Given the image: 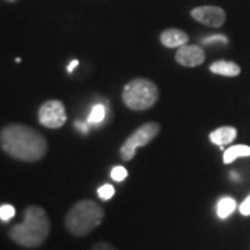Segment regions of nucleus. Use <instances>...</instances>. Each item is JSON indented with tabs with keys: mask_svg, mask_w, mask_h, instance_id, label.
Returning <instances> with one entry per match:
<instances>
[{
	"mask_svg": "<svg viewBox=\"0 0 250 250\" xmlns=\"http://www.w3.org/2000/svg\"><path fill=\"white\" fill-rule=\"evenodd\" d=\"M235 208H236L235 199L229 196H224L217 203V215L221 220H225V218H228L229 215L232 214L233 211H235Z\"/></svg>",
	"mask_w": 250,
	"mask_h": 250,
	"instance_id": "nucleus-13",
	"label": "nucleus"
},
{
	"mask_svg": "<svg viewBox=\"0 0 250 250\" xmlns=\"http://www.w3.org/2000/svg\"><path fill=\"white\" fill-rule=\"evenodd\" d=\"M6 1H17V0H6Z\"/></svg>",
	"mask_w": 250,
	"mask_h": 250,
	"instance_id": "nucleus-23",
	"label": "nucleus"
},
{
	"mask_svg": "<svg viewBox=\"0 0 250 250\" xmlns=\"http://www.w3.org/2000/svg\"><path fill=\"white\" fill-rule=\"evenodd\" d=\"M75 126H77L78 129H81L82 132H88V125L86 124H82L80 121H77V123H75Z\"/></svg>",
	"mask_w": 250,
	"mask_h": 250,
	"instance_id": "nucleus-22",
	"label": "nucleus"
},
{
	"mask_svg": "<svg viewBox=\"0 0 250 250\" xmlns=\"http://www.w3.org/2000/svg\"><path fill=\"white\" fill-rule=\"evenodd\" d=\"M188 41H189V36L187 32L177 29V28H170V29H166L163 31L160 35V42L161 45L172 49V47H181V46L187 45Z\"/></svg>",
	"mask_w": 250,
	"mask_h": 250,
	"instance_id": "nucleus-9",
	"label": "nucleus"
},
{
	"mask_svg": "<svg viewBox=\"0 0 250 250\" xmlns=\"http://www.w3.org/2000/svg\"><path fill=\"white\" fill-rule=\"evenodd\" d=\"M78 64H80V62H78V60H72V62L68 64V67H67V71L71 74V72L75 70V67H77Z\"/></svg>",
	"mask_w": 250,
	"mask_h": 250,
	"instance_id": "nucleus-21",
	"label": "nucleus"
},
{
	"mask_svg": "<svg viewBox=\"0 0 250 250\" xmlns=\"http://www.w3.org/2000/svg\"><path fill=\"white\" fill-rule=\"evenodd\" d=\"M236 135H238V129L227 125V126H220V128L214 129L208 135V138H210V142L214 143L217 146H225V145L233 142Z\"/></svg>",
	"mask_w": 250,
	"mask_h": 250,
	"instance_id": "nucleus-10",
	"label": "nucleus"
},
{
	"mask_svg": "<svg viewBox=\"0 0 250 250\" xmlns=\"http://www.w3.org/2000/svg\"><path fill=\"white\" fill-rule=\"evenodd\" d=\"M160 98L157 85L146 78H135L129 81L123 90L124 104L135 111L152 108Z\"/></svg>",
	"mask_w": 250,
	"mask_h": 250,
	"instance_id": "nucleus-4",
	"label": "nucleus"
},
{
	"mask_svg": "<svg viewBox=\"0 0 250 250\" xmlns=\"http://www.w3.org/2000/svg\"><path fill=\"white\" fill-rule=\"evenodd\" d=\"M239 157H250V146L248 145H233L224 150V163L231 164Z\"/></svg>",
	"mask_w": 250,
	"mask_h": 250,
	"instance_id": "nucleus-12",
	"label": "nucleus"
},
{
	"mask_svg": "<svg viewBox=\"0 0 250 250\" xmlns=\"http://www.w3.org/2000/svg\"><path fill=\"white\" fill-rule=\"evenodd\" d=\"M160 129L161 126L159 123H146V124L141 125L139 128H136L134 132L125 139V142L120 147L121 159L124 161L132 160L136 149L149 145L159 135Z\"/></svg>",
	"mask_w": 250,
	"mask_h": 250,
	"instance_id": "nucleus-5",
	"label": "nucleus"
},
{
	"mask_svg": "<svg viewBox=\"0 0 250 250\" xmlns=\"http://www.w3.org/2000/svg\"><path fill=\"white\" fill-rule=\"evenodd\" d=\"M1 150L10 157L25 163L42 160L47 153V141L35 128L24 124H9L0 131Z\"/></svg>",
	"mask_w": 250,
	"mask_h": 250,
	"instance_id": "nucleus-1",
	"label": "nucleus"
},
{
	"mask_svg": "<svg viewBox=\"0 0 250 250\" xmlns=\"http://www.w3.org/2000/svg\"><path fill=\"white\" fill-rule=\"evenodd\" d=\"M210 71L217 75H223V77H236L241 74V67L233 62L218 60L210 64Z\"/></svg>",
	"mask_w": 250,
	"mask_h": 250,
	"instance_id": "nucleus-11",
	"label": "nucleus"
},
{
	"mask_svg": "<svg viewBox=\"0 0 250 250\" xmlns=\"http://www.w3.org/2000/svg\"><path fill=\"white\" fill-rule=\"evenodd\" d=\"M206 60L205 50L197 45H184L175 53V62L184 67H197Z\"/></svg>",
	"mask_w": 250,
	"mask_h": 250,
	"instance_id": "nucleus-8",
	"label": "nucleus"
},
{
	"mask_svg": "<svg viewBox=\"0 0 250 250\" xmlns=\"http://www.w3.org/2000/svg\"><path fill=\"white\" fill-rule=\"evenodd\" d=\"M92 250H117L113 245H110V243H107V242H99V243H96L93 248H92Z\"/></svg>",
	"mask_w": 250,
	"mask_h": 250,
	"instance_id": "nucleus-20",
	"label": "nucleus"
},
{
	"mask_svg": "<svg viewBox=\"0 0 250 250\" xmlns=\"http://www.w3.org/2000/svg\"><path fill=\"white\" fill-rule=\"evenodd\" d=\"M239 211H241L242 215H245V217H248L250 215V195L239 206Z\"/></svg>",
	"mask_w": 250,
	"mask_h": 250,
	"instance_id": "nucleus-19",
	"label": "nucleus"
},
{
	"mask_svg": "<svg viewBox=\"0 0 250 250\" xmlns=\"http://www.w3.org/2000/svg\"><path fill=\"white\" fill-rule=\"evenodd\" d=\"M211 42H221L224 45L228 43V38L224 35H213L211 38H205L203 39V43H211Z\"/></svg>",
	"mask_w": 250,
	"mask_h": 250,
	"instance_id": "nucleus-18",
	"label": "nucleus"
},
{
	"mask_svg": "<svg viewBox=\"0 0 250 250\" xmlns=\"http://www.w3.org/2000/svg\"><path fill=\"white\" fill-rule=\"evenodd\" d=\"M104 220V210L93 200L85 199L72 206L65 215V228L74 236H86Z\"/></svg>",
	"mask_w": 250,
	"mask_h": 250,
	"instance_id": "nucleus-3",
	"label": "nucleus"
},
{
	"mask_svg": "<svg viewBox=\"0 0 250 250\" xmlns=\"http://www.w3.org/2000/svg\"><path fill=\"white\" fill-rule=\"evenodd\" d=\"M16 215V208L11 205H1L0 206V220L3 223L10 221Z\"/></svg>",
	"mask_w": 250,
	"mask_h": 250,
	"instance_id": "nucleus-15",
	"label": "nucleus"
},
{
	"mask_svg": "<svg viewBox=\"0 0 250 250\" xmlns=\"http://www.w3.org/2000/svg\"><path fill=\"white\" fill-rule=\"evenodd\" d=\"M50 233V221L45 208L28 206L24 210V221L10 228L9 236L24 248H39Z\"/></svg>",
	"mask_w": 250,
	"mask_h": 250,
	"instance_id": "nucleus-2",
	"label": "nucleus"
},
{
	"mask_svg": "<svg viewBox=\"0 0 250 250\" xmlns=\"http://www.w3.org/2000/svg\"><path fill=\"white\" fill-rule=\"evenodd\" d=\"M106 117V107L103 104H96L93 106L92 111H90L89 117H88V123L89 124H99L104 120Z\"/></svg>",
	"mask_w": 250,
	"mask_h": 250,
	"instance_id": "nucleus-14",
	"label": "nucleus"
},
{
	"mask_svg": "<svg viewBox=\"0 0 250 250\" xmlns=\"http://www.w3.org/2000/svg\"><path fill=\"white\" fill-rule=\"evenodd\" d=\"M116 190H114V187L110 185V184H104L98 189V196L102 199V200H108L111 197L114 196Z\"/></svg>",
	"mask_w": 250,
	"mask_h": 250,
	"instance_id": "nucleus-16",
	"label": "nucleus"
},
{
	"mask_svg": "<svg viewBox=\"0 0 250 250\" xmlns=\"http://www.w3.org/2000/svg\"><path fill=\"white\" fill-rule=\"evenodd\" d=\"M190 16L199 21L200 24L207 25V27L220 28L223 27L225 20H227V14L221 7L218 6H200V7H195L190 11Z\"/></svg>",
	"mask_w": 250,
	"mask_h": 250,
	"instance_id": "nucleus-7",
	"label": "nucleus"
},
{
	"mask_svg": "<svg viewBox=\"0 0 250 250\" xmlns=\"http://www.w3.org/2000/svg\"><path fill=\"white\" fill-rule=\"evenodd\" d=\"M38 121L50 129L62 128L67 123L65 107L60 100H47L38 111Z\"/></svg>",
	"mask_w": 250,
	"mask_h": 250,
	"instance_id": "nucleus-6",
	"label": "nucleus"
},
{
	"mask_svg": "<svg viewBox=\"0 0 250 250\" xmlns=\"http://www.w3.org/2000/svg\"><path fill=\"white\" fill-rule=\"evenodd\" d=\"M111 178L114 179V181H117V182H121V181H124L126 177H128V171H126V168L125 167H123V166H117V167H114L113 170H111Z\"/></svg>",
	"mask_w": 250,
	"mask_h": 250,
	"instance_id": "nucleus-17",
	"label": "nucleus"
}]
</instances>
